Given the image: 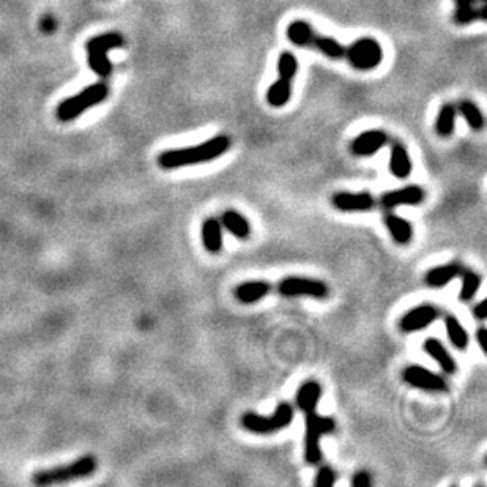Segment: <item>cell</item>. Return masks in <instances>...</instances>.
<instances>
[{
    "mask_svg": "<svg viewBox=\"0 0 487 487\" xmlns=\"http://www.w3.org/2000/svg\"><path fill=\"white\" fill-rule=\"evenodd\" d=\"M231 149V138L226 134H220L202 144L185 147V149L166 150L158 156V166L164 171H172V169L196 166L216 160L226 154Z\"/></svg>",
    "mask_w": 487,
    "mask_h": 487,
    "instance_id": "cell-1",
    "label": "cell"
},
{
    "mask_svg": "<svg viewBox=\"0 0 487 487\" xmlns=\"http://www.w3.org/2000/svg\"><path fill=\"white\" fill-rule=\"evenodd\" d=\"M287 40L298 48L314 49L331 60H345L347 58V48L331 37H324L317 33L314 27L306 21L297 19L287 26Z\"/></svg>",
    "mask_w": 487,
    "mask_h": 487,
    "instance_id": "cell-2",
    "label": "cell"
},
{
    "mask_svg": "<svg viewBox=\"0 0 487 487\" xmlns=\"http://www.w3.org/2000/svg\"><path fill=\"white\" fill-rule=\"evenodd\" d=\"M98 468V459L93 454H84L73 462L52 468H44L32 474V484L44 487L52 484L69 483V481L89 478Z\"/></svg>",
    "mask_w": 487,
    "mask_h": 487,
    "instance_id": "cell-3",
    "label": "cell"
},
{
    "mask_svg": "<svg viewBox=\"0 0 487 487\" xmlns=\"http://www.w3.org/2000/svg\"><path fill=\"white\" fill-rule=\"evenodd\" d=\"M108 93L109 89L104 82H97V84L85 87L84 90L63 99V101L57 106V119L60 122H72L78 119L79 115L87 113L93 106L103 103L104 99L108 98Z\"/></svg>",
    "mask_w": 487,
    "mask_h": 487,
    "instance_id": "cell-4",
    "label": "cell"
},
{
    "mask_svg": "<svg viewBox=\"0 0 487 487\" xmlns=\"http://www.w3.org/2000/svg\"><path fill=\"white\" fill-rule=\"evenodd\" d=\"M123 43H125V40L119 32H108L92 38L87 43V54H89V65L93 73L101 76V78L109 76L113 72V65L108 58L109 51L122 48Z\"/></svg>",
    "mask_w": 487,
    "mask_h": 487,
    "instance_id": "cell-5",
    "label": "cell"
},
{
    "mask_svg": "<svg viewBox=\"0 0 487 487\" xmlns=\"http://www.w3.org/2000/svg\"><path fill=\"white\" fill-rule=\"evenodd\" d=\"M292 421L293 408L290 404L287 402L279 404L272 416L257 415L254 412H248L242 416V426L245 429L252 434H261V436L283 431L292 424Z\"/></svg>",
    "mask_w": 487,
    "mask_h": 487,
    "instance_id": "cell-6",
    "label": "cell"
},
{
    "mask_svg": "<svg viewBox=\"0 0 487 487\" xmlns=\"http://www.w3.org/2000/svg\"><path fill=\"white\" fill-rule=\"evenodd\" d=\"M336 429V421L330 416H320L314 412L306 413V434H304V459L309 465L322 461L320 438Z\"/></svg>",
    "mask_w": 487,
    "mask_h": 487,
    "instance_id": "cell-7",
    "label": "cell"
},
{
    "mask_svg": "<svg viewBox=\"0 0 487 487\" xmlns=\"http://www.w3.org/2000/svg\"><path fill=\"white\" fill-rule=\"evenodd\" d=\"M352 67L360 72H369L377 68L383 60V49L377 40L360 38L347 46V58Z\"/></svg>",
    "mask_w": 487,
    "mask_h": 487,
    "instance_id": "cell-8",
    "label": "cell"
},
{
    "mask_svg": "<svg viewBox=\"0 0 487 487\" xmlns=\"http://www.w3.org/2000/svg\"><path fill=\"white\" fill-rule=\"evenodd\" d=\"M281 295L284 297H313L317 300L327 298L328 286L322 281L311 279V278H300V276H290L281 281L278 287Z\"/></svg>",
    "mask_w": 487,
    "mask_h": 487,
    "instance_id": "cell-9",
    "label": "cell"
},
{
    "mask_svg": "<svg viewBox=\"0 0 487 487\" xmlns=\"http://www.w3.org/2000/svg\"><path fill=\"white\" fill-rule=\"evenodd\" d=\"M404 380L413 388L432 391V393H447L448 383L442 375L429 371V369L413 365L404 371Z\"/></svg>",
    "mask_w": 487,
    "mask_h": 487,
    "instance_id": "cell-10",
    "label": "cell"
},
{
    "mask_svg": "<svg viewBox=\"0 0 487 487\" xmlns=\"http://www.w3.org/2000/svg\"><path fill=\"white\" fill-rule=\"evenodd\" d=\"M333 207L342 213H363L375 207L371 192H336L331 197Z\"/></svg>",
    "mask_w": 487,
    "mask_h": 487,
    "instance_id": "cell-11",
    "label": "cell"
},
{
    "mask_svg": "<svg viewBox=\"0 0 487 487\" xmlns=\"http://www.w3.org/2000/svg\"><path fill=\"white\" fill-rule=\"evenodd\" d=\"M438 317V309L432 304H421L402 315L399 327L404 333H415L429 327Z\"/></svg>",
    "mask_w": 487,
    "mask_h": 487,
    "instance_id": "cell-12",
    "label": "cell"
},
{
    "mask_svg": "<svg viewBox=\"0 0 487 487\" xmlns=\"http://www.w3.org/2000/svg\"><path fill=\"white\" fill-rule=\"evenodd\" d=\"M388 144V134L380 130H369L356 136L352 142V154L355 156H371Z\"/></svg>",
    "mask_w": 487,
    "mask_h": 487,
    "instance_id": "cell-13",
    "label": "cell"
},
{
    "mask_svg": "<svg viewBox=\"0 0 487 487\" xmlns=\"http://www.w3.org/2000/svg\"><path fill=\"white\" fill-rule=\"evenodd\" d=\"M426 192L418 185H410L406 188H401V190H395L383 195L382 197V207L385 208H396L401 207V205H420L424 201Z\"/></svg>",
    "mask_w": 487,
    "mask_h": 487,
    "instance_id": "cell-14",
    "label": "cell"
},
{
    "mask_svg": "<svg viewBox=\"0 0 487 487\" xmlns=\"http://www.w3.org/2000/svg\"><path fill=\"white\" fill-rule=\"evenodd\" d=\"M422 350H424L426 354L437 363L445 374L453 375L457 371V365L453 355L449 354L447 347L443 345V342L438 341V339L436 338L426 339V341L422 342Z\"/></svg>",
    "mask_w": 487,
    "mask_h": 487,
    "instance_id": "cell-15",
    "label": "cell"
},
{
    "mask_svg": "<svg viewBox=\"0 0 487 487\" xmlns=\"http://www.w3.org/2000/svg\"><path fill=\"white\" fill-rule=\"evenodd\" d=\"M463 273V267L461 263H447V265H440L429 270L424 276V283L431 287V289H442L451 281H454L457 276H461Z\"/></svg>",
    "mask_w": 487,
    "mask_h": 487,
    "instance_id": "cell-16",
    "label": "cell"
},
{
    "mask_svg": "<svg viewBox=\"0 0 487 487\" xmlns=\"http://www.w3.org/2000/svg\"><path fill=\"white\" fill-rule=\"evenodd\" d=\"M322 397V385L315 380H308L304 382L300 390L297 391V407L304 413L314 412L315 407L319 406Z\"/></svg>",
    "mask_w": 487,
    "mask_h": 487,
    "instance_id": "cell-17",
    "label": "cell"
},
{
    "mask_svg": "<svg viewBox=\"0 0 487 487\" xmlns=\"http://www.w3.org/2000/svg\"><path fill=\"white\" fill-rule=\"evenodd\" d=\"M413 164L410 160V155L406 147L402 144H393L391 147V156H390V171L396 179H407L412 174Z\"/></svg>",
    "mask_w": 487,
    "mask_h": 487,
    "instance_id": "cell-18",
    "label": "cell"
},
{
    "mask_svg": "<svg viewBox=\"0 0 487 487\" xmlns=\"http://www.w3.org/2000/svg\"><path fill=\"white\" fill-rule=\"evenodd\" d=\"M202 243L210 254H218L222 251L224 238H222V226L218 220L208 218L202 224Z\"/></svg>",
    "mask_w": 487,
    "mask_h": 487,
    "instance_id": "cell-19",
    "label": "cell"
},
{
    "mask_svg": "<svg viewBox=\"0 0 487 487\" xmlns=\"http://www.w3.org/2000/svg\"><path fill=\"white\" fill-rule=\"evenodd\" d=\"M221 226L226 227L238 240H248L251 236V224L242 213L236 210H227L221 215Z\"/></svg>",
    "mask_w": 487,
    "mask_h": 487,
    "instance_id": "cell-20",
    "label": "cell"
},
{
    "mask_svg": "<svg viewBox=\"0 0 487 487\" xmlns=\"http://www.w3.org/2000/svg\"><path fill=\"white\" fill-rule=\"evenodd\" d=\"M270 292V284L265 281H248V283L240 284L233 293L237 300L245 304H252L265 298Z\"/></svg>",
    "mask_w": 487,
    "mask_h": 487,
    "instance_id": "cell-21",
    "label": "cell"
},
{
    "mask_svg": "<svg viewBox=\"0 0 487 487\" xmlns=\"http://www.w3.org/2000/svg\"><path fill=\"white\" fill-rule=\"evenodd\" d=\"M290 97H292V81L281 78V76H278V79L274 81L267 90V103L272 106V108H276V109L284 108V106L290 101Z\"/></svg>",
    "mask_w": 487,
    "mask_h": 487,
    "instance_id": "cell-22",
    "label": "cell"
},
{
    "mask_svg": "<svg viewBox=\"0 0 487 487\" xmlns=\"http://www.w3.org/2000/svg\"><path fill=\"white\" fill-rule=\"evenodd\" d=\"M385 226L388 227L393 240L397 245H408L413 238V227L407 220L397 215H388L385 218Z\"/></svg>",
    "mask_w": 487,
    "mask_h": 487,
    "instance_id": "cell-23",
    "label": "cell"
},
{
    "mask_svg": "<svg viewBox=\"0 0 487 487\" xmlns=\"http://www.w3.org/2000/svg\"><path fill=\"white\" fill-rule=\"evenodd\" d=\"M445 330H447V336L454 349L465 350L468 347V341H470L468 331L465 330V327L461 324L457 317L447 315V319H445Z\"/></svg>",
    "mask_w": 487,
    "mask_h": 487,
    "instance_id": "cell-24",
    "label": "cell"
},
{
    "mask_svg": "<svg viewBox=\"0 0 487 487\" xmlns=\"http://www.w3.org/2000/svg\"><path fill=\"white\" fill-rule=\"evenodd\" d=\"M457 108L454 104L447 103L442 106L436 119V131L440 138H451L456 128Z\"/></svg>",
    "mask_w": 487,
    "mask_h": 487,
    "instance_id": "cell-25",
    "label": "cell"
},
{
    "mask_svg": "<svg viewBox=\"0 0 487 487\" xmlns=\"http://www.w3.org/2000/svg\"><path fill=\"white\" fill-rule=\"evenodd\" d=\"M459 113L462 114L463 119H465L467 125L474 131H481L484 128V115L481 113V109L477 104L468 101V99H463L459 103Z\"/></svg>",
    "mask_w": 487,
    "mask_h": 487,
    "instance_id": "cell-26",
    "label": "cell"
},
{
    "mask_svg": "<svg viewBox=\"0 0 487 487\" xmlns=\"http://www.w3.org/2000/svg\"><path fill=\"white\" fill-rule=\"evenodd\" d=\"M473 21H486V5L481 7L472 5V7H457L454 13V22L457 26L472 24Z\"/></svg>",
    "mask_w": 487,
    "mask_h": 487,
    "instance_id": "cell-27",
    "label": "cell"
},
{
    "mask_svg": "<svg viewBox=\"0 0 487 487\" xmlns=\"http://www.w3.org/2000/svg\"><path fill=\"white\" fill-rule=\"evenodd\" d=\"M462 286L459 290L461 302H470L477 295L481 287V276L474 272H463L462 274Z\"/></svg>",
    "mask_w": 487,
    "mask_h": 487,
    "instance_id": "cell-28",
    "label": "cell"
},
{
    "mask_svg": "<svg viewBox=\"0 0 487 487\" xmlns=\"http://www.w3.org/2000/svg\"><path fill=\"white\" fill-rule=\"evenodd\" d=\"M298 72V62L292 52L286 51L278 58V76L293 81Z\"/></svg>",
    "mask_w": 487,
    "mask_h": 487,
    "instance_id": "cell-29",
    "label": "cell"
},
{
    "mask_svg": "<svg viewBox=\"0 0 487 487\" xmlns=\"http://www.w3.org/2000/svg\"><path fill=\"white\" fill-rule=\"evenodd\" d=\"M334 483H336V473L331 467H322L315 474L314 486L317 487H331Z\"/></svg>",
    "mask_w": 487,
    "mask_h": 487,
    "instance_id": "cell-30",
    "label": "cell"
},
{
    "mask_svg": "<svg viewBox=\"0 0 487 487\" xmlns=\"http://www.w3.org/2000/svg\"><path fill=\"white\" fill-rule=\"evenodd\" d=\"M372 484L371 474L368 472H356L352 478V486L354 487H369Z\"/></svg>",
    "mask_w": 487,
    "mask_h": 487,
    "instance_id": "cell-31",
    "label": "cell"
},
{
    "mask_svg": "<svg viewBox=\"0 0 487 487\" xmlns=\"http://www.w3.org/2000/svg\"><path fill=\"white\" fill-rule=\"evenodd\" d=\"M473 315H474V319H478L481 322H484L486 320V317H487V309H486V300H481L477 306L473 308Z\"/></svg>",
    "mask_w": 487,
    "mask_h": 487,
    "instance_id": "cell-32",
    "label": "cell"
},
{
    "mask_svg": "<svg viewBox=\"0 0 487 487\" xmlns=\"http://www.w3.org/2000/svg\"><path fill=\"white\" fill-rule=\"evenodd\" d=\"M477 341H478V345H479V349L484 352H487V330L484 327H481L479 330L477 331Z\"/></svg>",
    "mask_w": 487,
    "mask_h": 487,
    "instance_id": "cell-33",
    "label": "cell"
},
{
    "mask_svg": "<svg viewBox=\"0 0 487 487\" xmlns=\"http://www.w3.org/2000/svg\"><path fill=\"white\" fill-rule=\"evenodd\" d=\"M478 2H486V0H454L456 7H472V5H477Z\"/></svg>",
    "mask_w": 487,
    "mask_h": 487,
    "instance_id": "cell-34",
    "label": "cell"
},
{
    "mask_svg": "<svg viewBox=\"0 0 487 487\" xmlns=\"http://www.w3.org/2000/svg\"><path fill=\"white\" fill-rule=\"evenodd\" d=\"M43 24H44V28H46V32H51V31H52V28H54V26H56V22H54V21H52V19H48V22H43Z\"/></svg>",
    "mask_w": 487,
    "mask_h": 487,
    "instance_id": "cell-35",
    "label": "cell"
}]
</instances>
